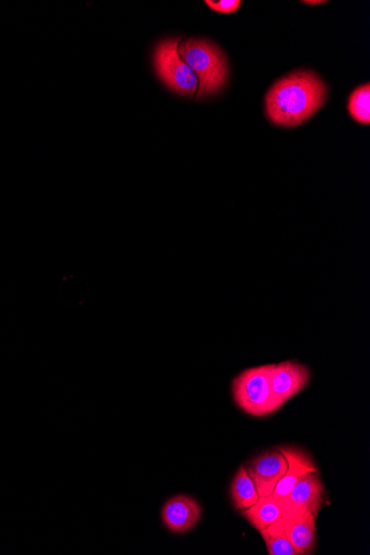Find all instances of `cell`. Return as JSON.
I'll list each match as a JSON object with an SVG mask.
<instances>
[{"mask_svg": "<svg viewBox=\"0 0 370 555\" xmlns=\"http://www.w3.org/2000/svg\"><path fill=\"white\" fill-rule=\"evenodd\" d=\"M179 55L198 76V98L217 94L229 75L228 60L223 51L205 39H189L179 46Z\"/></svg>", "mask_w": 370, "mask_h": 555, "instance_id": "7a4b0ae2", "label": "cell"}, {"mask_svg": "<svg viewBox=\"0 0 370 555\" xmlns=\"http://www.w3.org/2000/svg\"><path fill=\"white\" fill-rule=\"evenodd\" d=\"M283 505V503H282ZM316 516L310 510L283 505V529L296 555L312 554L317 546Z\"/></svg>", "mask_w": 370, "mask_h": 555, "instance_id": "5b68a950", "label": "cell"}, {"mask_svg": "<svg viewBox=\"0 0 370 555\" xmlns=\"http://www.w3.org/2000/svg\"><path fill=\"white\" fill-rule=\"evenodd\" d=\"M325 2H304V4H308V5H318V4H324Z\"/></svg>", "mask_w": 370, "mask_h": 555, "instance_id": "2e32d148", "label": "cell"}, {"mask_svg": "<svg viewBox=\"0 0 370 555\" xmlns=\"http://www.w3.org/2000/svg\"><path fill=\"white\" fill-rule=\"evenodd\" d=\"M180 38L161 41L154 51V66L158 77L177 94L193 97L198 94L200 81L179 55Z\"/></svg>", "mask_w": 370, "mask_h": 555, "instance_id": "277c9868", "label": "cell"}, {"mask_svg": "<svg viewBox=\"0 0 370 555\" xmlns=\"http://www.w3.org/2000/svg\"><path fill=\"white\" fill-rule=\"evenodd\" d=\"M245 468L255 483L259 496L267 497L272 495L277 483L285 475L287 460L279 448H276L253 458Z\"/></svg>", "mask_w": 370, "mask_h": 555, "instance_id": "52a82bcc", "label": "cell"}, {"mask_svg": "<svg viewBox=\"0 0 370 555\" xmlns=\"http://www.w3.org/2000/svg\"><path fill=\"white\" fill-rule=\"evenodd\" d=\"M279 450L287 460V470L272 493V496L277 500H281L289 495L295 483L308 474V472L318 471L312 457L303 449L285 446L280 447Z\"/></svg>", "mask_w": 370, "mask_h": 555, "instance_id": "30bf717a", "label": "cell"}, {"mask_svg": "<svg viewBox=\"0 0 370 555\" xmlns=\"http://www.w3.org/2000/svg\"><path fill=\"white\" fill-rule=\"evenodd\" d=\"M230 493L233 506L238 511L249 509L258 502L260 498L258 490L245 466H241L236 472Z\"/></svg>", "mask_w": 370, "mask_h": 555, "instance_id": "7c38bea8", "label": "cell"}, {"mask_svg": "<svg viewBox=\"0 0 370 555\" xmlns=\"http://www.w3.org/2000/svg\"><path fill=\"white\" fill-rule=\"evenodd\" d=\"M281 502L286 506L310 510L317 517L325 502V486L320 471L304 475Z\"/></svg>", "mask_w": 370, "mask_h": 555, "instance_id": "9c48e42d", "label": "cell"}, {"mask_svg": "<svg viewBox=\"0 0 370 555\" xmlns=\"http://www.w3.org/2000/svg\"><path fill=\"white\" fill-rule=\"evenodd\" d=\"M202 517L199 502L189 496L179 495L169 499L161 511L166 528L173 533H187L198 526Z\"/></svg>", "mask_w": 370, "mask_h": 555, "instance_id": "ba28073f", "label": "cell"}, {"mask_svg": "<svg viewBox=\"0 0 370 555\" xmlns=\"http://www.w3.org/2000/svg\"><path fill=\"white\" fill-rule=\"evenodd\" d=\"M271 366H254L243 370L232 380V397L245 414L265 417L283 406L277 402L271 388Z\"/></svg>", "mask_w": 370, "mask_h": 555, "instance_id": "3957f363", "label": "cell"}, {"mask_svg": "<svg viewBox=\"0 0 370 555\" xmlns=\"http://www.w3.org/2000/svg\"><path fill=\"white\" fill-rule=\"evenodd\" d=\"M327 87L312 71H296L276 81L265 98L267 116L277 126L296 127L320 110Z\"/></svg>", "mask_w": 370, "mask_h": 555, "instance_id": "6da1fadb", "label": "cell"}, {"mask_svg": "<svg viewBox=\"0 0 370 555\" xmlns=\"http://www.w3.org/2000/svg\"><path fill=\"white\" fill-rule=\"evenodd\" d=\"M349 113L354 118V120L364 123V125H369L370 123V85L366 84L364 86L356 89L351 98H349L348 104Z\"/></svg>", "mask_w": 370, "mask_h": 555, "instance_id": "5bb4252c", "label": "cell"}, {"mask_svg": "<svg viewBox=\"0 0 370 555\" xmlns=\"http://www.w3.org/2000/svg\"><path fill=\"white\" fill-rule=\"evenodd\" d=\"M211 9L215 10V12L222 13V14H232L236 12L241 7L240 0H221V2H211V0H207L205 2Z\"/></svg>", "mask_w": 370, "mask_h": 555, "instance_id": "9a60e30c", "label": "cell"}, {"mask_svg": "<svg viewBox=\"0 0 370 555\" xmlns=\"http://www.w3.org/2000/svg\"><path fill=\"white\" fill-rule=\"evenodd\" d=\"M259 532L270 555H296L292 543L285 534L281 519Z\"/></svg>", "mask_w": 370, "mask_h": 555, "instance_id": "4fadbf2b", "label": "cell"}, {"mask_svg": "<svg viewBox=\"0 0 370 555\" xmlns=\"http://www.w3.org/2000/svg\"><path fill=\"white\" fill-rule=\"evenodd\" d=\"M311 379V368L297 361H286L271 366L272 392L282 406L301 394Z\"/></svg>", "mask_w": 370, "mask_h": 555, "instance_id": "8992f818", "label": "cell"}, {"mask_svg": "<svg viewBox=\"0 0 370 555\" xmlns=\"http://www.w3.org/2000/svg\"><path fill=\"white\" fill-rule=\"evenodd\" d=\"M241 513L255 530L260 531L282 518L283 505L281 500H277L270 495L260 497L254 506L241 511Z\"/></svg>", "mask_w": 370, "mask_h": 555, "instance_id": "8fae6325", "label": "cell"}]
</instances>
